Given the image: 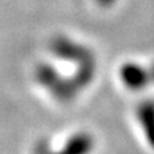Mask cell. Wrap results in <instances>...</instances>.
Masks as SVG:
<instances>
[{
	"label": "cell",
	"mask_w": 154,
	"mask_h": 154,
	"mask_svg": "<svg viewBox=\"0 0 154 154\" xmlns=\"http://www.w3.org/2000/svg\"><path fill=\"white\" fill-rule=\"evenodd\" d=\"M137 119L147 143L154 149V101L146 100L137 107Z\"/></svg>",
	"instance_id": "277c9868"
},
{
	"label": "cell",
	"mask_w": 154,
	"mask_h": 154,
	"mask_svg": "<svg viewBox=\"0 0 154 154\" xmlns=\"http://www.w3.org/2000/svg\"><path fill=\"white\" fill-rule=\"evenodd\" d=\"M36 77L40 84L47 87L56 96V99L67 101L74 97L79 90L74 80H69L60 76V73L56 72V69L50 64H38L36 69Z\"/></svg>",
	"instance_id": "6da1fadb"
},
{
	"label": "cell",
	"mask_w": 154,
	"mask_h": 154,
	"mask_svg": "<svg viewBox=\"0 0 154 154\" xmlns=\"http://www.w3.org/2000/svg\"><path fill=\"white\" fill-rule=\"evenodd\" d=\"M150 77H151V82H154V64L151 67H150Z\"/></svg>",
	"instance_id": "52a82bcc"
},
{
	"label": "cell",
	"mask_w": 154,
	"mask_h": 154,
	"mask_svg": "<svg viewBox=\"0 0 154 154\" xmlns=\"http://www.w3.org/2000/svg\"><path fill=\"white\" fill-rule=\"evenodd\" d=\"M51 50H53V53L56 56H59L61 59H66V60L76 61L79 66L83 64V63L94 60L90 50L66 37L54 38L53 43H51Z\"/></svg>",
	"instance_id": "7a4b0ae2"
},
{
	"label": "cell",
	"mask_w": 154,
	"mask_h": 154,
	"mask_svg": "<svg viewBox=\"0 0 154 154\" xmlns=\"http://www.w3.org/2000/svg\"><path fill=\"white\" fill-rule=\"evenodd\" d=\"M114 2L116 0H97V3H99L100 6H103V7H109V6H111Z\"/></svg>",
	"instance_id": "8992f818"
},
{
	"label": "cell",
	"mask_w": 154,
	"mask_h": 154,
	"mask_svg": "<svg viewBox=\"0 0 154 154\" xmlns=\"http://www.w3.org/2000/svg\"><path fill=\"white\" fill-rule=\"evenodd\" d=\"M94 147L93 137L87 133H77L67 140L63 147V154H88Z\"/></svg>",
	"instance_id": "5b68a950"
},
{
	"label": "cell",
	"mask_w": 154,
	"mask_h": 154,
	"mask_svg": "<svg viewBox=\"0 0 154 154\" xmlns=\"http://www.w3.org/2000/svg\"><path fill=\"white\" fill-rule=\"evenodd\" d=\"M120 79L127 88L134 90V91L146 88L149 86V83L151 82L149 70L146 67L137 64V63H131V61L124 63L121 66Z\"/></svg>",
	"instance_id": "3957f363"
},
{
	"label": "cell",
	"mask_w": 154,
	"mask_h": 154,
	"mask_svg": "<svg viewBox=\"0 0 154 154\" xmlns=\"http://www.w3.org/2000/svg\"><path fill=\"white\" fill-rule=\"evenodd\" d=\"M50 154H63V151H59V153H50Z\"/></svg>",
	"instance_id": "ba28073f"
}]
</instances>
